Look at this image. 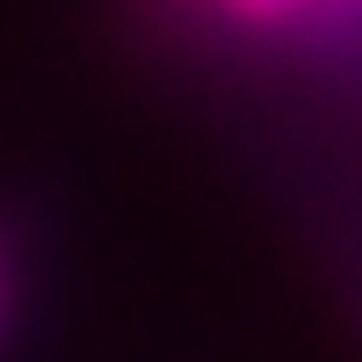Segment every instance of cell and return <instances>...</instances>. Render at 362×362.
I'll use <instances>...</instances> for the list:
<instances>
[{"instance_id": "6da1fadb", "label": "cell", "mask_w": 362, "mask_h": 362, "mask_svg": "<svg viewBox=\"0 0 362 362\" xmlns=\"http://www.w3.org/2000/svg\"><path fill=\"white\" fill-rule=\"evenodd\" d=\"M218 8H225L232 22H247V29H283V22L341 15V8H355V0H218Z\"/></svg>"}]
</instances>
